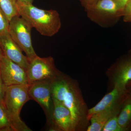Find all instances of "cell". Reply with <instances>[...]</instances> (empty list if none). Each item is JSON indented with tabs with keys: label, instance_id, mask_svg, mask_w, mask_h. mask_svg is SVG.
<instances>
[{
	"label": "cell",
	"instance_id": "obj_9",
	"mask_svg": "<svg viewBox=\"0 0 131 131\" xmlns=\"http://www.w3.org/2000/svg\"><path fill=\"white\" fill-rule=\"evenodd\" d=\"M106 74L113 88L118 86L127 90V85L131 81V58L129 57L113 64Z\"/></svg>",
	"mask_w": 131,
	"mask_h": 131
},
{
	"label": "cell",
	"instance_id": "obj_18",
	"mask_svg": "<svg viewBox=\"0 0 131 131\" xmlns=\"http://www.w3.org/2000/svg\"><path fill=\"white\" fill-rule=\"evenodd\" d=\"M9 21L0 6V35L8 32Z\"/></svg>",
	"mask_w": 131,
	"mask_h": 131
},
{
	"label": "cell",
	"instance_id": "obj_11",
	"mask_svg": "<svg viewBox=\"0 0 131 131\" xmlns=\"http://www.w3.org/2000/svg\"><path fill=\"white\" fill-rule=\"evenodd\" d=\"M128 93L126 90L115 86L112 91L104 96L96 105L89 109L88 118L90 121L93 115L101 111L121 106Z\"/></svg>",
	"mask_w": 131,
	"mask_h": 131
},
{
	"label": "cell",
	"instance_id": "obj_16",
	"mask_svg": "<svg viewBox=\"0 0 131 131\" xmlns=\"http://www.w3.org/2000/svg\"><path fill=\"white\" fill-rule=\"evenodd\" d=\"M0 131H15L4 105L0 103Z\"/></svg>",
	"mask_w": 131,
	"mask_h": 131
},
{
	"label": "cell",
	"instance_id": "obj_15",
	"mask_svg": "<svg viewBox=\"0 0 131 131\" xmlns=\"http://www.w3.org/2000/svg\"><path fill=\"white\" fill-rule=\"evenodd\" d=\"M0 6L9 21L13 16L19 15L16 0H0Z\"/></svg>",
	"mask_w": 131,
	"mask_h": 131
},
{
	"label": "cell",
	"instance_id": "obj_25",
	"mask_svg": "<svg viewBox=\"0 0 131 131\" xmlns=\"http://www.w3.org/2000/svg\"><path fill=\"white\" fill-rule=\"evenodd\" d=\"M4 56V53H3L2 49L1 47L0 46V63H1V61L2 59Z\"/></svg>",
	"mask_w": 131,
	"mask_h": 131
},
{
	"label": "cell",
	"instance_id": "obj_2",
	"mask_svg": "<svg viewBox=\"0 0 131 131\" xmlns=\"http://www.w3.org/2000/svg\"><path fill=\"white\" fill-rule=\"evenodd\" d=\"M18 13L41 35L51 37L61 28L60 16L56 10L40 9L31 4L17 2Z\"/></svg>",
	"mask_w": 131,
	"mask_h": 131
},
{
	"label": "cell",
	"instance_id": "obj_7",
	"mask_svg": "<svg viewBox=\"0 0 131 131\" xmlns=\"http://www.w3.org/2000/svg\"><path fill=\"white\" fill-rule=\"evenodd\" d=\"M52 80L37 82L28 85L29 96L31 100L37 102L43 110L47 124L51 122L54 106L52 93Z\"/></svg>",
	"mask_w": 131,
	"mask_h": 131
},
{
	"label": "cell",
	"instance_id": "obj_20",
	"mask_svg": "<svg viewBox=\"0 0 131 131\" xmlns=\"http://www.w3.org/2000/svg\"><path fill=\"white\" fill-rule=\"evenodd\" d=\"M6 86H5L1 75L0 72V103L4 105Z\"/></svg>",
	"mask_w": 131,
	"mask_h": 131
},
{
	"label": "cell",
	"instance_id": "obj_17",
	"mask_svg": "<svg viewBox=\"0 0 131 131\" xmlns=\"http://www.w3.org/2000/svg\"><path fill=\"white\" fill-rule=\"evenodd\" d=\"M118 114L113 116L108 121L103 127L102 131H126L119 123Z\"/></svg>",
	"mask_w": 131,
	"mask_h": 131
},
{
	"label": "cell",
	"instance_id": "obj_22",
	"mask_svg": "<svg viewBox=\"0 0 131 131\" xmlns=\"http://www.w3.org/2000/svg\"><path fill=\"white\" fill-rule=\"evenodd\" d=\"M115 1L120 6L124 9V7L127 3L131 0H115Z\"/></svg>",
	"mask_w": 131,
	"mask_h": 131
},
{
	"label": "cell",
	"instance_id": "obj_4",
	"mask_svg": "<svg viewBox=\"0 0 131 131\" xmlns=\"http://www.w3.org/2000/svg\"><path fill=\"white\" fill-rule=\"evenodd\" d=\"M123 10L115 0H96L85 9L91 21L104 27L115 24L122 16Z\"/></svg>",
	"mask_w": 131,
	"mask_h": 131
},
{
	"label": "cell",
	"instance_id": "obj_19",
	"mask_svg": "<svg viewBox=\"0 0 131 131\" xmlns=\"http://www.w3.org/2000/svg\"><path fill=\"white\" fill-rule=\"evenodd\" d=\"M122 16L124 21L131 24V1L127 3L124 7Z\"/></svg>",
	"mask_w": 131,
	"mask_h": 131
},
{
	"label": "cell",
	"instance_id": "obj_8",
	"mask_svg": "<svg viewBox=\"0 0 131 131\" xmlns=\"http://www.w3.org/2000/svg\"><path fill=\"white\" fill-rule=\"evenodd\" d=\"M0 72L6 86L28 84L25 70L5 56L0 63Z\"/></svg>",
	"mask_w": 131,
	"mask_h": 131
},
{
	"label": "cell",
	"instance_id": "obj_14",
	"mask_svg": "<svg viewBox=\"0 0 131 131\" xmlns=\"http://www.w3.org/2000/svg\"><path fill=\"white\" fill-rule=\"evenodd\" d=\"M118 120L119 125L126 131H131V93L129 92L122 103Z\"/></svg>",
	"mask_w": 131,
	"mask_h": 131
},
{
	"label": "cell",
	"instance_id": "obj_21",
	"mask_svg": "<svg viewBox=\"0 0 131 131\" xmlns=\"http://www.w3.org/2000/svg\"><path fill=\"white\" fill-rule=\"evenodd\" d=\"M96 0H80L81 4L84 9L91 6Z\"/></svg>",
	"mask_w": 131,
	"mask_h": 131
},
{
	"label": "cell",
	"instance_id": "obj_13",
	"mask_svg": "<svg viewBox=\"0 0 131 131\" xmlns=\"http://www.w3.org/2000/svg\"><path fill=\"white\" fill-rule=\"evenodd\" d=\"M121 106L108 108L93 115L90 118V124L86 131H102L108 121L113 116L119 114Z\"/></svg>",
	"mask_w": 131,
	"mask_h": 131
},
{
	"label": "cell",
	"instance_id": "obj_12",
	"mask_svg": "<svg viewBox=\"0 0 131 131\" xmlns=\"http://www.w3.org/2000/svg\"><path fill=\"white\" fill-rule=\"evenodd\" d=\"M0 46L4 56L10 60L27 70L30 61L22 51L12 39L8 31L0 35Z\"/></svg>",
	"mask_w": 131,
	"mask_h": 131
},
{
	"label": "cell",
	"instance_id": "obj_5",
	"mask_svg": "<svg viewBox=\"0 0 131 131\" xmlns=\"http://www.w3.org/2000/svg\"><path fill=\"white\" fill-rule=\"evenodd\" d=\"M32 28L29 22L19 15L13 16L9 21V35L25 52L30 62L38 56L32 42L31 31Z\"/></svg>",
	"mask_w": 131,
	"mask_h": 131
},
{
	"label": "cell",
	"instance_id": "obj_10",
	"mask_svg": "<svg viewBox=\"0 0 131 131\" xmlns=\"http://www.w3.org/2000/svg\"><path fill=\"white\" fill-rule=\"evenodd\" d=\"M51 122L47 124L49 131H75L71 114L63 104L53 98Z\"/></svg>",
	"mask_w": 131,
	"mask_h": 131
},
{
	"label": "cell",
	"instance_id": "obj_1",
	"mask_svg": "<svg viewBox=\"0 0 131 131\" xmlns=\"http://www.w3.org/2000/svg\"><path fill=\"white\" fill-rule=\"evenodd\" d=\"M52 93L53 98L70 111L75 131H86L90 125L88 118L89 109L77 81L60 71L52 80Z\"/></svg>",
	"mask_w": 131,
	"mask_h": 131
},
{
	"label": "cell",
	"instance_id": "obj_24",
	"mask_svg": "<svg viewBox=\"0 0 131 131\" xmlns=\"http://www.w3.org/2000/svg\"><path fill=\"white\" fill-rule=\"evenodd\" d=\"M126 89L128 92L129 93H131V81L129 82V83L127 85Z\"/></svg>",
	"mask_w": 131,
	"mask_h": 131
},
{
	"label": "cell",
	"instance_id": "obj_23",
	"mask_svg": "<svg viewBox=\"0 0 131 131\" xmlns=\"http://www.w3.org/2000/svg\"><path fill=\"white\" fill-rule=\"evenodd\" d=\"M18 2L25 4H32L34 0H16Z\"/></svg>",
	"mask_w": 131,
	"mask_h": 131
},
{
	"label": "cell",
	"instance_id": "obj_26",
	"mask_svg": "<svg viewBox=\"0 0 131 131\" xmlns=\"http://www.w3.org/2000/svg\"><path fill=\"white\" fill-rule=\"evenodd\" d=\"M129 57L131 58V49L130 51V57Z\"/></svg>",
	"mask_w": 131,
	"mask_h": 131
},
{
	"label": "cell",
	"instance_id": "obj_6",
	"mask_svg": "<svg viewBox=\"0 0 131 131\" xmlns=\"http://www.w3.org/2000/svg\"><path fill=\"white\" fill-rule=\"evenodd\" d=\"M26 71L28 84L47 80H52L60 71L55 65L52 57L41 58L37 56L30 61Z\"/></svg>",
	"mask_w": 131,
	"mask_h": 131
},
{
	"label": "cell",
	"instance_id": "obj_3",
	"mask_svg": "<svg viewBox=\"0 0 131 131\" xmlns=\"http://www.w3.org/2000/svg\"><path fill=\"white\" fill-rule=\"evenodd\" d=\"M29 84L6 86L4 105L15 131H31L21 120L20 113L25 103L31 100L28 94Z\"/></svg>",
	"mask_w": 131,
	"mask_h": 131
}]
</instances>
